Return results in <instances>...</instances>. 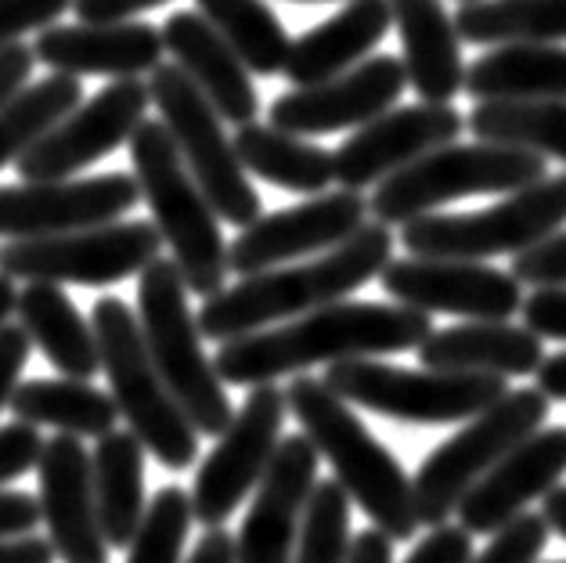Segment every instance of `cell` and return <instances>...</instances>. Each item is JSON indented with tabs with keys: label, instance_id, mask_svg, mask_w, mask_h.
<instances>
[{
	"label": "cell",
	"instance_id": "cell-14",
	"mask_svg": "<svg viewBox=\"0 0 566 563\" xmlns=\"http://www.w3.org/2000/svg\"><path fill=\"white\" fill-rule=\"evenodd\" d=\"M379 285L397 304L426 314H459L465 322H509L523 311V282L483 260L400 257L379 274Z\"/></svg>",
	"mask_w": 566,
	"mask_h": 563
},
{
	"label": "cell",
	"instance_id": "cell-9",
	"mask_svg": "<svg viewBox=\"0 0 566 563\" xmlns=\"http://www.w3.org/2000/svg\"><path fill=\"white\" fill-rule=\"evenodd\" d=\"M566 225V174L542 177L476 213H426L400 228L411 257L491 260L520 257Z\"/></svg>",
	"mask_w": 566,
	"mask_h": 563
},
{
	"label": "cell",
	"instance_id": "cell-12",
	"mask_svg": "<svg viewBox=\"0 0 566 563\" xmlns=\"http://www.w3.org/2000/svg\"><path fill=\"white\" fill-rule=\"evenodd\" d=\"M156 221H113L48 239H11L0 250V271L25 282L116 285L163 257Z\"/></svg>",
	"mask_w": 566,
	"mask_h": 563
},
{
	"label": "cell",
	"instance_id": "cell-18",
	"mask_svg": "<svg viewBox=\"0 0 566 563\" xmlns=\"http://www.w3.org/2000/svg\"><path fill=\"white\" fill-rule=\"evenodd\" d=\"M465 119L451 102H419L386 108L365 127L350 131V137L336 148V181L343 188H376L397 170L411 167L422 156L459 142Z\"/></svg>",
	"mask_w": 566,
	"mask_h": 563
},
{
	"label": "cell",
	"instance_id": "cell-51",
	"mask_svg": "<svg viewBox=\"0 0 566 563\" xmlns=\"http://www.w3.org/2000/svg\"><path fill=\"white\" fill-rule=\"evenodd\" d=\"M188 563H239V553H234V534H228L224 528H210L199 539L196 553L188 556Z\"/></svg>",
	"mask_w": 566,
	"mask_h": 563
},
{
	"label": "cell",
	"instance_id": "cell-44",
	"mask_svg": "<svg viewBox=\"0 0 566 563\" xmlns=\"http://www.w3.org/2000/svg\"><path fill=\"white\" fill-rule=\"evenodd\" d=\"M473 560V534L462 524H440L430 528V534L411 549L405 563H469Z\"/></svg>",
	"mask_w": 566,
	"mask_h": 563
},
{
	"label": "cell",
	"instance_id": "cell-39",
	"mask_svg": "<svg viewBox=\"0 0 566 563\" xmlns=\"http://www.w3.org/2000/svg\"><path fill=\"white\" fill-rule=\"evenodd\" d=\"M552 539L545 513H523L499 534H491V545L469 563H537Z\"/></svg>",
	"mask_w": 566,
	"mask_h": 563
},
{
	"label": "cell",
	"instance_id": "cell-10",
	"mask_svg": "<svg viewBox=\"0 0 566 563\" xmlns=\"http://www.w3.org/2000/svg\"><path fill=\"white\" fill-rule=\"evenodd\" d=\"M148 91L159 119L167 123L191 177L206 191L220 221L234 228H250L253 221H260L264 217V199L245 177L234 142L224 134V119L206 102V94L191 84L185 69L177 62H163L148 76Z\"/></svg>",
	"mask_w": 566,
	"mask_h": 563
},
{
	"label": "cell",
	"instance_id": "cell-33",
	"mask_svg": "<svg viewBox=\"0 0 566 563\" xmlns=\"http://www.w3.org/2000/svg\"><path fill=\"white\" fill-rule=\"evenodd\" d=\"M465 44H559L566 0H469L454 15Z\"/></svg>",
	"mask_w": 566,
	"mask_h": 563
},
{
	"label": "cell",
	"instance_id": "cell-47",
	"mask_svg": "<svg viewBox=\"0 0 566 563\" xmlns=\"http://www.w3.org/2000/svg\"><path fill=\"white\" fill-rule=\"evenodd\" d=\"M36 62H40L36 51L30 44H22V40L0 48V108L15 98V94H22L25 87H30V76H33Z\"/></svg>",
	"mask_w": 566,
	"mask_h": 563
},
{
	"label": "cell",
	"instance_id": "cell-29",
	"mask_svg": "<svg viewBox=\"0 0 566 563\" xmlns=\"http://www.w3.org/2000/svg\"><path fill=\"white\" fill-rule=\"evenodd\" d=\"M465 94L476 102H566L563 44H502L469 65Z\"/></svg>",
	"mask_w": 566,
	"mask_h": 563
},
{
	"label": "cell",
	"instance_id": "cell-21",
	"mask_svg": "<svg viewBox=\"0 0 566 563\" xmlns=\"http://www.w3.org/2000/svg\"><path fill=\"white\" fill-rule=\"evenodd\" d=\"M40 473V510L62 563H108V542L94 499L91 451L73 434L51 437Z\"/></svg>",
	"mask_w": 566,
	"mask_h": 563
},
{
	"label": "cell",
	"instance_id": "cell-50",
	"mask_svg": "<svg viewBox=\"0 0 566 563\" xmlns=\"http://www.w3.org/2000/svg\"><path fill=\"white\" fill-rule=\"evenodd\" d=\"M350 563H394V539L379 528L357 531L350 545Z\"/></svg>",
	"mask_w": 566,
	"mask_h": 563
},
{
	"label": "cell",
	"instance_id": "cell-52",
	"mask_svg": "<svg viewBox=\"0 0 566 563\" xmlns=\"http://www.w3.org/2000/svg\"><path fill=\"white\" fill-rule=\"evenodd\" d=\"M534 376H537V390H542L548 402H566V351L545 358Z\"/></svg>",
	"mask_w": 566,
	"mask_h": 563
},
{
	"label": "cell",
	"instance_id": "cell-5",
	"mask_svg": "<svg viewBox=\"0 0 566 563\" xmlns=\"http://www.w3.org/2000/svg\"><path fill=\"white\" fill-rule=\"evenodd\" d=\"M188 282L174 257H159L142 271L137 282V322H142L145 347L167 379L177 405L185 408L191 427L206 437H220L234 419L228 383L220 379L213 358L202 351L199 314L188 307Z\"/></svg>",
	"mask_w": 566,
	"mask_h": 563
},
{
	"label": "cell",
	"instance_id": "cell-57",
	"mask_svg": "<svg viewBox=\"0 0 566 563\" xmlns=\"http://www.w3.org/2000/svg\"><path fill=\"white\" fill-rule=\"evenodd\" d=\"M459 4H469V0H459Z\"/></svg>",
	"mask_w": 566,
	"mask_h": 563
},
{
	"label": "cell",
	"instance_id": "cell-34",
	"mask_svg": "<svg viewBox=\"0 0 566 563\" xmlns=\"http://www.w3.org/2000/svg\"><path fill=\"white\" fill-rule=\"evenodd\" d=\"M465 127L476 142L566 163V102H476Z\"/></svg>",
	"mask_w": 566,
	"mask_h": 563
},
{
	"label": "cell",
	"instance_id": "cell-13",
	"mask_svg": "<svg viewBox=\"0 0 566 563\" xmlns=\"http://www.w3.org/2000/svg\"><path fill=\"white\" fill-rule=\"evenodd\" d=\"M285 416V390L274 387V383L253 387L245 405L234 411L231 427L220 434L217 448L199 466L196 488H191V510H196V520L206 531L224 528L228 517H234L245 496L264 480L274 451L282 445Z\"/></svg>",
	"mask_w": 566,
	"mask_h": 563
},
{
	"label": "cell",
	"instance_id": "cell-22",
	"mask_svg": "<svg viewBox=\"0 0 566 563\" xmlns=\"http://www.w3.org/2000/svg\"><path fill=\"white\" fill-rule=\"evenodd\" d=\"M566 473V427H542L516 445L465 491L459 524L469 534H499L527 513V505L559 488Z\"/></svg>",
	"mask_w": 566,
	"mask_h": 563
},
{
	"label": "cell",
	"instance_id": "cell-19",
	"mask_svg": "<svg viewBox=\"0 0 566 563\" xmlns=\"http://www.w3.org/2000/svg\"><path fill=\"white\" fill-rule=\"evenodd\" d=\"M408 87L405 62L394 54H371L350 73L314 87H293L271 102L268 123L279 131L317 137L336 131H357L394 108Z\"/></svg>",
	"mask_w": 566,
	"mask_h": 563
},
{
	"label": "cell",
	"instance_id": "cell-43",
	"mask_svg": "<svg viewBox=\"0 0 566 563\" xmlns=\"http://www.w3.org/2000/svg\"><path fill=\"white\" fill-rule=\"evenodd\" d=\"M523 325L542 340L566 343V285H545L523 300Z\"/></svg>",
	"mask_w": 566,
	"mask_h": 563
},
{
	"label": "cell",
	"instance_id": "cell-40",
	"mask_svg": "<svg viewBox=\"0 0 566 563\" xmlns=\"http://www.w3.org/2000/svg\"><path fill=\"white\" fill-rule=\"evenodd\" d=\"M44 448L48 441L40 437L33 423H22V419L4 423V427H0V491H4V484H11V480H19L22 473H30L33 466H40Z\"/></svg>",
	"mask_w": 566,
	"mask_h": 563
},
{
	"label": "cell",
	"instance_id": "cell-45",
	"mask_svg": "<svg viewBox=\"0 0 566 563\" xmlns=\"http://www.w3.org/2000/svg\"><path fill=\"white\" fill-rule=\"evenodd\" d=\"M30 351L33 340L22 325H0V411H4V405H11V394L22 383L19 376L25 362H30Z\"/></svg>",
	"mask_w": 566,
	"mask_h": 563
},
{
	"label": "cell",
	"instance_id": "cell-24",
	"mask_svg": "<svg viewBox=\"0 0 566 563\" xmlns=\"http://www.w3.org/2000/svg\"><path fill=\"white\" fill-rule=\"evenodd\" d=\"M163 44L174 62L185 69L188 80L196 84L206 102H210L220 119L245 127L256 123L260 113V94L253 84V73L245 62L234 54V48L220 37L202 11H174L163 22Z\"/></svg>",
	"mask_w": 566,
	"mask_h": 563
},
{
	"label": "cell",
	"instance_id": "cell-38",
	"mask_svg": "<svg viewBox=\"0 0 566 563\" xmlns=\"http://www.w3.org/2000/svg\"><path fill=\"white\" fill-rule=\"evenodd\" d=\"M196 520L191 496L181 488H159L148 502V513L127 545V563H181L188 528Z\"/></svg>",
	"mask_w": 566,
	"mask_h": 563
},
{
	"label": "cell",
	"instance_id": "cell-53",
	"mask_svg": "<svg viewBox=\"0 0 566 563\" xmlns=\"http://www.w3.org/2000/svg\"><path fill=\"white\" fill-rule=\"evenodd\" d=\"M545 520H548V528L559 534V539L566 542V484L559 488H552L548 496H545Z\"/></svg>",
	"mask_w": 566,
	"mask_h": 563
},
{
	"label": "cell",
	"instance_id": "cell-41",
	"mask_svg": "<svg viewBox=\"0 0 566 563\" xmlns=\"http://www.w3.org/2000/svg\"><path fill=\"white\" fill-rule=\"evenodd\" d=\"M69 8L73 0H0V48L15 44L30 30H48Z\"/></svg>",
	"mask_w": 566,
	"mask_h": 563
},
{
	"label": "cell",
	"instance_id": "cell-56",
	"mask_svg": "<svg viewBox=\"0 0 566 563\" xmlns=\"http://www.w3.org/2000/svg\"><path fill=\"white\" fill-rule=\"evenodd\" d=\"M552 563H566V560H552Z\"/></svg>",
	"mask_w": 566,
	"mask_h": 563
},
{
	"label": "cell",
	"instance_id": "cell-27",
	"mask_svg": "<svg viewBox=\"0 0 566 563\" xmlns=\"http://www.w3.org/2000/svg\"><path fill=\"white\" fill-rule=\"evenodd\" d=\"M422 368L440 373H480V376H534L545 362L542 336L527 325L509 322H462L433 329L419 347Z\"/></svg>",
	"mask_w": 566,
	"mask_h": 563
},
{
	"label": "cell",
	"instance_id": "cell-7",
	"mask_svg": "<svg viewBox=\"0 0 566 563\" xmlns=\"http://www.w3.org/2000/svg\"><path fill=\"white\" fill-rule=\"evenodd\" d=\"M548 177V159L513 145L451 142L376 185L368 210L379 225H411L469 196H513Z\"/></svg>",
	"mask_w": 566,
	"mask_h": 563
},
{
	"label": "cell",
	"instance_id": "cell-23",
	"mask_svg": "<svg viewBox=\"0 0 566 563\" xmlns=\"http://www.w3.org/2000/svg\"><path fill=\"white\" fill-rule=\"evenodd\" d=\"M36 59L65 76H113L130 80L163 65V25L148 22H80L48 25L36 33Z\"/></svg>",
	"mask_w": 566,
	"mask_h": 563
},
{
	"label": "cell",
	"instance_id": "cell-20",
	"mask_svg": "<svg viewBox=\"0 0 566 563\" xmlns=\"http://www.w3.org/2000/svg\"><path fill=\"white\" fill-rule=\"evenodd\" d=\"M317 448L307 434L282 437L271 459V470L260 480V491L234 539L239 563H293L300 545L303 513L317 488Z\"/></svg>",
	"mask_w": 566,
	"mask_h": 563
},
{
	"label": "cell",
	"instance_id": "cell-30",
	"mask_svg": "<svg viewBox=\"0 0 566 563\" xmlns=\"http://www.w3.org/2000/svg\"><path fill=\"white\" fill-rule=\"evenodd\" d=\"M145 445L134 430H113L98 437L91 451L94 466V499L105 542L127 549L148 513L145 502Z\"/></svg>",
	"mask_w": 566,
	"mask_h": 563
},
{
	"label": "cell",
	"instance_id": "cell-25",
	"mask_svg": "<svg viewBox=\"0 0 566 563\" xmlns=\"http://www.w3.org/2000/svg\"><path fill=\"white\" fill-rule=\"evenodd\" d=\"M390 30V0H350L333 19L317 22L314 30L293 40V51H289L282 73L293 87L325 84V80H336L371 59V51L382 44V37Z\"/></svg>",
	"mask_w": 566,
	"mask_h": 563
},
{
	"label": "cell",
	"instance_id": "cell-26",
	"mask_svg": "<svg viewBox=\"0 0 566 563\" xmlns=\"http://www.w3.org/2000/svg\"><path fill=\"white\" fill-rule=\"evenodd\" d=\"M394 25L405 48V73L408 87H416L422 102H451L465 91V54L462 33L448 15L444 0H390Z\"/></svg>",
	"mask_w": 566,
	"mask_h": 563
},
{
	"label": "cell",
	"instance_id": "cell-6",
	"mask_svg": "<svg viewBox=\"0 0 566 563\" xmlns=\"http://www.w3.org/2000/svg\"><path fill=\"white\" fill-rule=\"evenodd\" d=\"M91 325L127 430L142 437V445L167 470H188L199 456V430L191 427L185 408L177 405L167 379L151 362L137 314L119 296H102L91 311Z\"/></svg>",
	"mask_w": 566,
	"mask_h": 563
},
{
	"label": "cell",
	"instance_id": "cell-42",
	"mask_svg": "<svg viewBox=\"0 0 566 563\" xmlns=\"http://www.w3.org/2000/svg\"><path fill=\"white\" fill-rule=\"evenodd\" d=\"M513 274L523 285L545 290V285H566V231H556L534 250L513 257Z\"/></svg>",
	"mask_w": 566,
	"mask_h": 563
},
{
	"label": "cell",
	"instance_id": "cell-46",
	"mask_svg": "<svg viewBox=\"0 0 566 563\" xmlns=\"http://www.w3.org/2000/svg\"><path fill=\"white\" fill-rule=\"evenodd\" d=\"M40 520H44L40 499L25 496V491H0V542L33 534Z\"/></svg>",
	"mask_w": 566,
	"mask_h": 563
},
{
	"label": "cell",
	"instance_id": "cell-28",
	"mask_svg": "<svg viewBox=\"0 0 566 563\" xmlns=\"http://www.w3.org/2000/svg\"><path fill=\"white\" fill-rule=\"evenodd\" d=\"M19 325L30 333L40 354L59 368L65 379H94L102 368V351L94 325L76 311L62 285L30 282L19 293Z\"/></svg>",
	"mask_w": 566,
	"mask_h": 563
},
{
	"label": "cell",
	"instance_id": "cell-55",
	"mask_svg": "<svg viewBox=\"0 0 566 563\" xmlns=\"http://www.w3.org/2000/svg\"><path fill=\"white\" fill-rule=\"evenodd\" d=\"M296 4H328V0H296Z\"/></svg>",
	"mask_w": 566,
	"mask_h": 563
},
{
	"label": "cell",
	"instance_id": "cell-37",
	"mask_svg": "<svg viewBox=\"0 0 566 563\" xmlns=\"http://www.w3.org/2000/svg\"><path fill=\"white\" fill-rule=\"evenodd\" d=\"M350 496L343 484L333 480H317L311 491L307 513H303L300 545L293 563H350Z\"/></svg>",
	"mask_w": 566,
	"mask_h": 563
},
{
	"label": "cell",
	"instance_id": "cell-3",
	"mask_svg": "<svg viewBox=\"0 0 566 563\" xmlns=\"http://www.w3.org/2000/svg\"><path fill=\"white\" fill-rule=\"evenodd\" d=\"M285 402L317 456L333 466L350 502L365 510L371 528L390 534L394 542H408L422 524L416 484L394 451L354 416V408L336 390L325 387V379L293 376L285 387Z\"/></svg>",
	"mask_w": 566,
	"mask_h": 563
},
{
	"label": "cell",
	"instance_id": "cell-15",
	"mask_svg": "<svg viewBox=\"0 0 566 563\" xmlns=\"http://www.w3.org/2000/svg\"><path fill=\"white\" fill-rule=\"evenodd\" d=\"M148 105L151 91L142 76L116 80L40 137L15 163V170L22 181H69L76 170H87L119 145H130L134 131L148 119Z\"/></svg>",
	"mask_w": 566,
	"mask_h": 563
},
{
	"label": "cell",
	"instance_id": "cell-11",
	"mask_svg": "<svg viewBox=\"0 0 566 563\" xmlns=\"http://www.w3.org/2000/svg\"><path fill=\"white\" fill-rule=\"evenodd\" d=\"M545 419H548V397L542 390L537 387L509 390L502 402H494L476 419H469L451 441L433 448L419 466V473L411 477L419 524L422 528L448 524V517L459 513L465 491L516 445H523L531 434L542 430Z\"/></svg>",
	"mask_w": 566,
	"mask_h": 563
},
{
	"label": "cell",
	"instance_id": "cell-31",
	"mask_svg": "<svg viewBox=\"0 0 566 563\" xmlns=\"http://www.w3.org/2000/svg\"><path fill=\"white\" fill-rule=\"evenodd\" d=\"M234 153L242 167L264 177L268 185H279L300 196H322L336 181V153L303 142L300 134L271 127V123H245L234 127Z\"/></svg>",
	"mask_w": 566,
	"mask_h": 563
},
{
	"label": "cell",
	"instance_id": "cell-36",
	"mask_svg": "<svg viewBox=\"0 0 566 563\" xmlns=\"http://www.w3.org/2000/svg\"><path fill=\"white\" fill-rule=\"evenodd\" d=\"M76 105H84V87H80V76L65 73H51L15 94L0 108V170L8 163H19Z\"/></svg>",
	"mask_w": 566,
	"mask_h": 563
},
{
	"label": "cell",
	"instance_id": "cell-16",
	"mask_svg": "<svg viewBox=\"0 0 566 563\" xmlns=\"http://www.w3.org/2000/svg\"><path fill=\"white\" fill-rule=\"evenodd\" d=\"M368 199L354 188L322 191L289 210L264 213L228 246V264L239 279L282 268L289 260L328 253L368 225Z\"/></svg>",
	"mask_w": 566,
	"mask_h": 563
},
{
	"label": "cell",
	"instance_id": "cell-49",
	"mask_svg": "<svg viewBox=\"0 0 566 563\" xmlns=\"http://www.w3.org/2000/svg\"><path fill=\"white\" fill-rule=\"evenodd\" d=\"M54 545L44 534H22V539L0 542V563H54Z\"/></svg>",
	"mask_w": 566,
	"mask_h": 563
},
{
	"label": "cell",
	"instance_id": "cell-48",
	"mask_svg": "<svg viewBox=\"0 0 566 563\" xmlns=\"http://www.w3.org/2000/svg\"><path fill=\"white\" fill-rule=\"evenodd\" d=\"M159 4L167 0H73V11L80 22H127Z\"/></svg>",
	"mask_w": 566,
	"mask_h": 563
},
{
	"label": "cell",
	"instance_id": "cell-4",
	"mask_svg": "<svg viewBox=\"0 0 566 563\" xmlns=\"http://www.w3.org/2000/svg\"><path fill=\"white\" fill-rule=\"evenodd\" d=\"M134 177L142 185L163 242L181 268L191 293L202 300L228 290V242L220 236V217L206 199V191L191 177L181 148L170 137L163 119H145L130 137Z\"/></svg>",
	"mask_w": 566,
	"mask_h": 563
},
{
	"label": "cell",
	"instance_id": "cell-35",
	"mask_svg": "<svg viewBox=\"0 0 566 563\" xmlns=\"http://www.w3.org/2000/svg\"><path fill=\"white\" fill-rule=\"evenodd\" d=\"M206 22L228 40L245 69L256 76L282 73L293 51L282 19L264 4V0H196Z\"/></svg>",
	"mask_w": 566,
	"mask_h": 563
},
{
	"label": "cell",
	"instance_id": "cell-17",
	"mask_svg": "<svg viewBox=\"0 0 566 563\" xmlns=\"http://www.w3.org/2000/svg\"><path fill=\"white\" fill-rule=\"evenodd\" d=\"M142 202L134 174H98L80 181H25L0 188V236L48 239L119 221Z\"/></svg>",
	"mask_w": 566,
	"mask_h": 563
},
{
	"label": "cell",
	"instance_id": "cell-8",
	"mask_svg": "<svg viewBox=\"0 0 566 563\" xmlns=\"http://www.w3.org/2000/svg\"><path fill=\"white\" fill-rule=\"evenodd\" d=\"M325 387L347 405L411 427H444L465 423L488 411L509 394L502 376L480 373H440V368H397L379 358H354L325 368Z\"/></svg>",
	"mask_w": 566,
	"mask_h": 563
},
{
	"label": "cell",
	"instance_id": "cell-32",
	"mask_svg": "<svg viewBox=\"0 0 566 563\" xmlns=\"http://www.w3.org/2000/svg\"><path fill=\"white\" fill-rule=\"evenodd\" d=\"M11 416L33 427H59L73 437H105L116 430V397L91 379H25L11 394Z\"/></svg>",
	"mask_w": 566,
	"mask_h": 563
},
{
	"label": "cell",
	"instance_id": "cell-1",
	"mask_svg": "<svg viewBox=\"0 0 566 563\" xmlns=\"http://www.w3.org/2000/svg\"><path fill=\"white\" fill-rule=\"evenodd\" d=\"M433 333L426 311L408 304H368V300H339L311 311L279 329L220 343L217 373L231 387H260L279 376H303L314 365H336L379 354L419 351Z\"/></svg>",
	"mask_w": 566,
	"mask_h": 563
},
{
	"label": "cell",
	"instance_id": "cell-2",
	"mask_svg": "<svg viewBox=\"0 0 566 563\" xmlns=\"http://www.w3.org/2000/svg\"><path fill=\"white\" fill-rule=\"evenodd\" d=\"M394 260L390 225L368 221L354 239L336 250L293 268H271L228 285L217 296L202 300L199 329L206 340L228 343L250 336L274 322H293L311 311L339 304L371 279H379Z\"/></svg>",
	"mask_w": 566,
	"mask_h": 563
},
{
	"label": "cell",
	"instance_id": "cell-54",
	"mask_svg": "<svg viewBox=\"0 0 566 563\" xmlns=\"http://www.w3.org/2000/svg\"><path fill=\"white\" fill-rule=\"evenodd\" d=\"M19 311V290H15V279L0 271V325H8L11 314Z\"/></svg>",
	"mask_w": 566,
	"mask_h": 563
}]
</instances>
